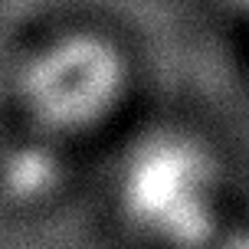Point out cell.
Segmentation results:
<instances>
[{
    "mask_svg": "<svg viewBox=\"0 0 249 249\" xmlns=\"http://www.w3.org/2000/svg\"><path fill=\"white\" fill-rule=\"evenodd\" d=\"M236 161L220 138L187 118H158L115 148L102 207L128 249H187L243 210Z\"/></svg>",
    "mask_w": 249,
    "mask_h": 249,
    "instance_id": "1",
    "label": "cell"
},
{
    "mask_svg": "<svg viewBox=\"0 0 249 249\" xmlns=\"http://www.w3.org/2000/svg\"><path fill=\"white\" fill-rule=\"evenodd\" d=\"M138 92L131 43L99 20H50L0 69L7 122L62 148H86L128 115Z\"/></svg>",
    "mask_w": 249,
    "mask_h": 249,
    "instance_id": "2",
    "label": "cell"
},
{
    "mask_svg": "<svg viewBox=\"0 0 249 249\" xmlns=\"http://www.w3.org/2000/svg\"><path fill=\"white\" fill-rule=\"evenodd\" d=\"M79 151L7 122L0 135V207L10 213H46L69 197Z\"/></svg>",
    "mask_w": 249,
    "mask_h": 249,
    "instance_id": "3",
    "label": "cell"
},
{
    "mask_svg": "<svg viewBox=\"0 0 249 249\" xmlns=\"http://www.w3.org/2000/svg\"><path fill=\"white\" fill-rule=\"evenodd\" d=\"M187 249H249V207L226 216L216 230H210L203 239H197Z\"/></svg>",
    "mask_w": 249,
    "mask_h": 249,
    "instance_id": "4",
    "label": "cell"
},
{
    "mask_svg": "<svg viewBox=\"0 0 249 249\" xmlns=\"http://www.w3.org/2000/svg\"><path fill=\"white\" fill-rule=\"evenodd\" d=\"M226 7H233L236 13H249V0H223Z\"/></svg>",
    "mask_w": 249,
    "mask_h": 249,
    "instance_id": "5",
    "label": "cell"
},
{
    "mask_svg": "<svg viewBox=\"0 0 249 249\" xmlns=\"http://www.w3.org/2000/svg\"><path fill=\"white\" fill-rule=\"evenodd\" d=\"M3 128H7V112H3V102H0V135H3Z\"/></svg>",
    "mask_w": 249,
    "mask_h": 249,
    "instance_id": "6",
    "label": "cell"
}]
</instances>
